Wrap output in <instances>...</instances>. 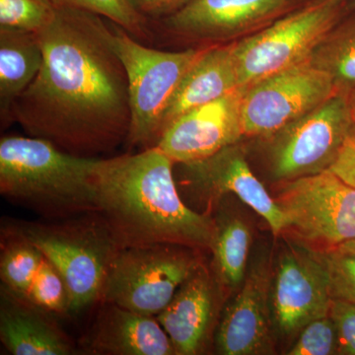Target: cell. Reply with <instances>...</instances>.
Here are the masks:
<instances>
[{
    "label": "cell",
    "instance_id": "11",
    "mask_svg": "<svg viewBox=\"0 0 355 355\" xmlns=\"http://www.w3.org/2000/svg\"><path fill=\"white\" fill-rule=\"evenodd\" d=\"M331 300L326 272L314 251L303 245L284 248L270 287L273 330L293 338L313 320L329 315Z\"/></svg>",
    "mask_w": 355,
    "mask_h": 355
},
{
    "label": "cell",
    "instance_id": "6",
    "mask_svg": "<svg viewBox=\"0 0 355 355\" xmlns=\"http://www.w3.org/2000/svg\"><path fill=\"white\" fill-rule=\"evenodd\" d=\"M354 7V2L345 0H313L233 43L240 88L307 62L320 42Z\"/></svg>",
    "mask_w": 355,
    "mask_h": 355
},
{
    "label": "cell",
    "instance_id": "24",
    "mask_svg": "<svg viewBox=\"0 0 355 355\" xmlns=\"http://www.w3.org/2000/svg\"><path fill=\"white\" fill-rule=\"evenodd\" d=\"M57 7H70L101 16L120 26L135 39L150 36L148 19L130 0H51Z\"/></svg>",
    "mask_w": 355,
    "mask_h": 355
},
{
    "label": "cell",
    "instance_id": "15",
    "mask_svg": "<svg viewBox=\"0 0 355 355\" xmlns=\"http://www.w3.org/2000/svg\"><path fill=\"white\" fill-rule=\"evenodd\" d=\"M182 165L191 188L207 202L234 193L265 219L273 234L282 235L286 231L284 211L252 172L239 142L205 160Z\"/></svg>",
    "mask_w": 355,
    "mask_h": 355
},
{
    "label": "cell",
    "instance_id": "2",
    "mask_svg": "<svg viewBox=\"0 0 355 355\" xmlns=\"http://www.w3.org/2000/svg\"><path fill=\"white\" fill-rule=\"evenodd\" d=\"M174 164L157 146L98 160L97 214L121 249L156 244L210 249L216 220L182 200Z\"/></svg>",
    "mask_w": 355,
    "mask_h": 355
},
{
    "label": "cell",
    "instance_id": "33",
    "mask_svg": "<svg viewBox=\"0 0 355 355\" xmlns=\"http://www.w3.org/2000/svg\"><path fill=\"white\" fill-rule=\"evenodd\" d=\"M350 109H352V116L355 121V90L350 94L349 97Z\"/></svg>",
    "mask_w": 355,
    "mask_h": 355
},
{
    "label": "cell",
    "instance_id": "12",
    "mask_svg": "<svg viewBox=\"0 0 355 355\" xmlns=\"http://www.w3.org/2000/svg\"><path fill=\"white\" fill-rule=\"evenodd\" d=\"M244 88L191 109L165 128L156 146L173 162L190 164L238 144L244 135Z\"/></svg>",
    "mask_w": 355,
    "mask_h": 355
},
{
    "label": "cell",
    "instance_id": "21",
    "mask_svg": "<svg viewBox=\"0 0 355 355\" xmlns=\"http://www.w3.org/2000/svg\"><path fill=\"white\" fill-rule=\"evenodd\" d=\"M330 77L336 94L349 97L355 90V13L352 11L331 30L309 60Z\"/></svg>",
    "mask_w": 355,
    "mask_h": 355
},
{
    "label": "cell",
    "instance_id": "19",
    "mask_svg": "<svg viewBox=\"0 0 355 355\" xmlns=\"http://www.w3.org/2000/svg\"><path fill=\"white\" fill-rule=\"evenodd\" d=\"M238 88L239 78L233 44H214L203 48L200 57L180 83L166 111L161 135L178 116Z\"/></svg>",
    "mask_w": 355,
    "mask_h": 355
},
{
    "label": "cell",
    "instance_id": "17",
    "mask_svg": "<svg viewBox=\"0 0 355 355\" xmlns=\"http://www.w3.org/2000/svg\"><path fill=\"white\" fill-rule=\"evenodd\" d=\"M87 347L95 354L175 355L174 345L156 317L103 303Z\"/></svg>",
    "mask_w": 355,
    "mask_h": 355
},
{
    "label": "cell",
    "instance_id": "28",
    "mask_svg": "<svg viewBox=\"0 0 355 355\" xmlns=\"http://www.w3.org/2000/svg\"><path fill=\"white\" fill-rule=\"evenodd\" d=\"M338 334L330 313L317 318L306 324L298 334V338L288 355L338 354Z\"/></svg>",
    "mask_w": 355,
    "mask_h": 355
},
{
    "label": "cell",
    "instance_id": "22",
    "mask_svg": "<svg viewBox=\"0 0 355 355\" xmlns=\"http://www.w3.org/2000/svg\"><path fill=\"white\" fill-rule=\"evenodd\" d=\"M251 243V230L241 219L232 217L218 223L216 221L210 249L214 254V275L220 286L233 289L244 282Z\"/></svg>",
    "mask_w": 355,
    "mask_h": 355
},
{
    "label": "cell",
    "instance_id": "31",
    "mask_svg": "<svg viewBox=\"0 0 355 355\" xmlns=\"http://www.w3.org/2000/svg\"><path fill=\"white\" fill-rule=\"evenodd\" d=\"M190 0H130L140 14L150 20H161L172 15Z\"/></svg>",
    "mask_w": 355,
    "mask_h": 355
},
{
    "label": "cell",
    "instance_id": "5",
    "mask_svg": "<svg viewBox=\"0 0 355 355\" xmlns=\"http://www.w3.org/2000/svg\"><path fill=\"white\" fill-rule=\"evenodd\" d=\"M106 37L127 72L132 120L125 144L141 150L156 146L166 111L203 48L181 51L147 48L110 20Z\"/></svg>",
    "mask_w": 355,
    "mask_h": 355
},
{
    "label": "cell",
    "instance_id": "20",
    "mask_svg": "<svg viewBox=\"0 0 355 355\" xmlns=\"http://www.w3.org/2000/svg\"><path fill=\"white\" fill-rule=\"evenodd\" d=\"M44 55L38 35L0 27V114L10 123L14 102L38 76Z\"/></svg>",
    "mask_w": 355,
    "mask_h": 355
},
{
    "label": "cell",
    "instance_id": "16",
    "mask_svg": "<svg viewBox=\"0 0 355 355\" xmlns=\"http://www.w3.org/2000/svg\"><path fill=\"white\" fill-rule=\"evenodd\" d=\"M216 287L200 263L160 314L156 316L174 345L176 354H200L214 320Z\"/></svg>",
    "mask_w": 355,
    "mask_h": 355
},
{
    "label": "cell",
    "instance_id": "4",
    "mask_svg": "<svg viewBox=\"0 0 355 355\" xmlns=\"http://www.w3.org/2000/svg\"><path fill=\"white\" fill-rule=\"evenodd\" d=\"M10 232L34 244L57 268L69 292V313L100 300L121 247L97 212L57 224L19 222Z\"/></svg>",
    "mask_w": 355,
    "mask_h": 355
},
{
    "label": "cell",
    "instance_id": "26",
    "mask_svg": "<svg viewBox=\"0 0 355 355\" xmlns=\"http://www.w3.org/2000/svg\"><path fill=\"white\" fill-rule=\"evenodd\" d=\"M51 0H0V27L35 33L46 29L55 18Z\"/></svg>",
    "mask_w": 355,
    "mask_h": 355
},
{
    "label": "cell",
    "instance_id": "34",
    "mask_svg": "<svg viewBox=\"0 0 355 355\" xmlns=\"http://www.w3.org/2000/svg\"><path fill=\"white\" fill-rule=\"evenodd\" d=\"M345 1L354 2V3H355V0H345Z\"/></svg>",
    "mask_w": 355,
    "mask_h": 355
},
{
    "label": "cell",
    "instance_id": "23",
    "mask_svg": "<svg viewBox=\"0 0 355 355\" xmlns=\"http://www.w3.org/2000/svg\"><path fill=\"white\" fill-rule=\"evenodd\" d=\"M43 259V253L34 244L11 233L10 239L2 247L0 260V277L3 287L24 298Z\"/></svg>",
    "mask_w": 355,
    "mask_h": 355
},
{
    "label": "cell",
    "instance_id": "27",
    "mask_svg": "<svg viewBox=\"0 0 355 355\" xmlns=\"http://www.w3.org/2000/svg\"><path fill=\"white\" fill-rule=\"evenodd\" d=\"M314 253L324 266L331 299L355 304V254L338 249Z\"/></svg>",
    "mask_w": 355,
    "mask_h": 355
},
{
    "label": "cell",
    "instance_id": "1",
    "mask_svg": "<svg viewBox=\"0 0 355 355\" xmlns=\"http://www.w3.org/2000/svg\"><path fill=\"white\" fill-rule=\"evenodd\" d=\"M104 19L57 7L50 25L37 34L41 69L10 112V123L29 137L83 157L127 142L132 120L127 72L107 40Z\"/></svg>",
    "mask_w": 355,
    "mask_h": 355
},
{
    "label": "cell",
    "instance_id": "30",
    "mask_svg": "<svg viewBox=\"0 0 355 355\" xmlns=\"http://www.w3.org/2000/svg\"><path fill=\"white\" fill-rule=\"evenodd\" d=\"M330 170L343 182L355 188V121L343 140Z\"/></svg>",
    "mask_w": 355,
    "mask_h": 355
},
{
    "label": "cell",
    "instance_id": "9",
    "mask_svg": "<svg viewBox=\"0 0 355 355\" xmlns=\"http://www.w3.org/2000/svg\"><path fill=\"white\" fill-rule=\"evenodd\" d=\"M354 121L349 97L335 94L266 137L273 179L284 183L330 170Z\"/></svg>",
    "mask_w": 355,
    "mask_h": 355
},
{
    "label": "cell",
    "instance_id": "29",
    "mask_svg": "<svg viewBox=\"0 0 355 355\" xmlns=\"http://www.w3.org/2000/svg\"><path fill=\"white\" fill-rule=\"evenodd\" d=\"M330 316L338 334V354L355 355V304L331 300Z\"/></svg>",
    "mask_w": 355,
    "mask_h": 355
},
{
    "label": "cell",
    "instance_id": "14",
    "mask_svg": "<svg viewBox=\"0 0 355 355\" xmlns=\"http://www.w3.org/2000/svg\"><path fill=\"white\" fill-rule=\"evenodd\" d=\"M272 273L268 258L247 272L242 289L224 312L216 335V352L223 355H258L272 350L270 306Z\"/></svg>",
    "mask_w": 355,
    "mask_h": 355
},
{
    "label": "cell",
    "instance_id": "7",
    "mask_svg": "<svg viewBox=\"0 0 355 355\" xmlns=\"http://www.w3.org/2000/svg\"><path fill=\"white\" fill-rule=\"evenodd\" d=\"M188 249L193 248L171 244L121 248L110 268L100 301L157 316L200 263Z\"/></svg>",
    "mask_w": 355,
    "mask_h": 355
},
{
    "label": "cell",
    "instance_id": "13",
    "mask_svg": "<svg viewBox=\"0 0 355 355\" xmlns=\"http://www.w3.org/2000/svg\"><path fill=\"white\" fill-rule=\"evenodd\" d=\"M293 0H190L158 20L169 34L186 40L222 42L258 31L288 12Z\"/></svg>",
    "mask_w": 355,
    "mask_h": 355
},
{
    "label": "cell",
    "instance_id": "3",
    "mask_svg": "<svg viewBox=\"0 0 355 355\" xmlns=\"http://www.w3.org/2000/svg\"><path fill=\"white\" fill-rule=\"evenodd\" d=\"M99 158L65 153L38 137L0 140V193L53 216L97 212L94 181Z\"/></svg>",
    "mask_w": 355,
    "mask_h": 355
},
{
    "label": "cell",
    "instance_id": "25",
    "mask_svg": "<svg viewBox=\"0 0 355 355\" xmlns=\"http://www.w3.org/2000/svg\"><path fill=\"white\" fill-rule=\"evenodd\" d=\"M23 299L51 315L69 313V292L64 280L44 256L31 286Z\"/></svg>",
    "mask_w": 355,
    "mask_h": 355
},
{
    "label": "cell",
    "instance_id": "32",
    "mask_svg": "<svg viewBox=\"0 0 355 355\" xmlns=\"http://www.w3.org/2000/svg\"><path fill=\"white\" fill-rule=\"evenodd\" d=\"M338 249L340 250V251L347 252V253L355 254V239L345 243V244L342 245V246L338 248Z\"/></svg>",
    "mask_w": 355,
    "mask_h": 355
},
{
    "label": "cell",
    "instance_id": "10",
    "mask_svg": "<svg viewBox=\"0 0 355 355\" xmlns=\"http://www.w3.org/2000/svg\"><path fill=\"white\" fill-rule=\"evenodd\" d=\"M330 77L309 62L284 70L245 88V137H270L335 95Z\"/></svg>",
    "mask_w": 355,
    "mask_h": 355
},
{
    "label": "cell",
    "instance_id": "8",
    "mask_svg": "<svg viewBox=\"0 0 355 355\" xmlns=\"http://www.w3.org/2000/svg\"><path fill=\"white\" fill-rule=\"evenodd\" d=\"M275 200L286 216L284 232L312 251L355 239V188L331 170L284 182Z\"/></svg>",
    "mask_w": 355,
    "mask_h": 355
},
{
    "label": "cell",
    "instance_id": "18",
    "mask_svg": "<svg viewBox=\"0 0 355 355\" xmlns=\"http://www.w3.org/2000/svg\"><path fill=\"white\" fill-rule=\"evenodd\" d=\"M0 340L14 355H69L73 345L51 314L1 289Z\"/></svg>",
    "mask_w": 355,
    "mask_h": 355
}]
</instances>
